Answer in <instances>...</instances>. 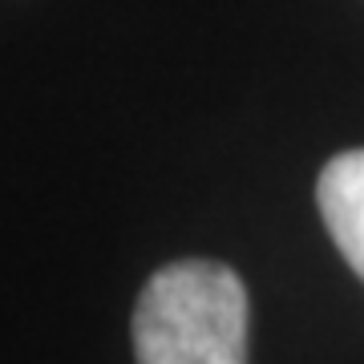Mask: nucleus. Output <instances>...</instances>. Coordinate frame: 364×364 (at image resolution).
I'll use <instances>...</instances> for the list:
<instances>
[{"label": "nucleus", "instance_id": "f03ea898", "mask_svg": "<svg viewBox=\"0 0 364 364\" xmlns=\"http://www.w3.org/2000/svg\"><path fill=\"white\" fill-rule=\"evenodd\" d=\"M316 203L332 243L364 279V150H344L320 170Z\"/></svg>", "mask_w": 364, "mask_h": 364}, {"label": "nucleus", "instance_id": "f257e3e1", "mask_svg": "<svg viewBox=\"0 0 364 364\" xmlns=\"http://www.w3.org/2000/svg\"><path fill=\"white\" fill-rule=\"evenodd\" d=\"M138 364H247V287L210 259L158 267L134 304Z\"/></svg>", "mask_w": 364, "mask_h": 364}]
</instances>
